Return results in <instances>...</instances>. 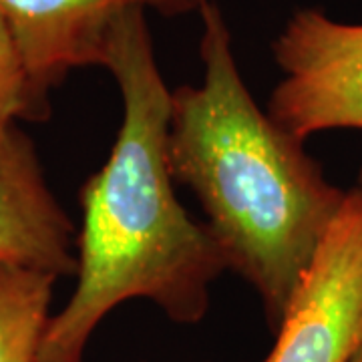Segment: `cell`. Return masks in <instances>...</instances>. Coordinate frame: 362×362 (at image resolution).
I'll return each mask as SVG.
<instances>
[{
    "label": "cell",
    "instance_id": "5",
    "mask_svg": "<svg viewBox=\"0 0 362 362\" xmlns=\"http://www.w3.org/2000/svg\"><path fill=\"white\" fill-rule=\"evenodd\" d=\"M206 0H0L30 83L49 97L73 71L103 66L113 26L129 13L199 14Z\"/></svg>",
    "mask_w": 362,
    "mask_h": 362
},
{
    "label": "cell",
    "instance_id": "2",
    "mask_svg": "<svg viewBox=\"0 0 362 362\" xmlns=\"http://www.w3.org/2000/svg\"><path fill=\"white\" fill-rule=\"evenodd\" d=\"M199 21L204 75L171 90L169 168L199 199L228 270L258 292L276 330L349 192L254 101L220 6L206 0Z\"/></svg>",
    "mask_w": 362,
    "mask_h": 362
},
{
    "label": "cell",
    "instance_id": "1",
    "mask_svg": "<svg viewBox=\"0 0 362 362\" xmlns=\"http://www.w3.org/2000/svg\"><path fill=\"white\" fill-rule=\"evenodd\" d=\"M123 119L105 165L81 187L77 286L49 324L39 362H83L87 342L123 302L145 298L173 322L197 324L228 270L216 238L181 206L169 168L171 90L147 13L125 14L105 47Z\"/></svg>",
    "mask_w": 362,
    "mask_h": 362
},
{
    "label": "cell",
    "instance_id": "6",
    "mask_svg": "<svg viewBox=\"0 0 362 362\" xmlns=\"http://www.w3.org/2000/svg\"><path fill=\"white\" fill-rule=\"evenodd\" d=\"M0 262L57 278L77 270L73 221L52 195L30 137L16 123L0 127Z\"/></svg>",
    "mask_w": 362,
    "mask_h": 362
},
{
    "label": "cell",
    "instance_id": "7",
    "mask_svg": "<svg viewBox=\"0 0 362 362\" xmlns=\"http://www.w3.org/2000/svg\"><path fill=\"white\" fill-rule=\"evenodd\" d=\"M54 282L51 272L0 262V362H39Z\"/></svg>",
    "mask_w": 362,
    "mask_h": 362
},
{
    "label": "cell",
    "instance_id": "8",
    "mask_svg": "<svg viewBox=\"0 0 362 362\" xmlns=\"http://www.w3.org/2000/svg\"><path fill=\"white\" fill-rule=\"evenodd\" d=\"M49 113V97L30 83L13 33L0 14V127L18 121H42Z\"/></svg>",
    "mask_w": 362,
    "mask_h": 362
},
{
    "label": "cell",
    "instance_id": "10",
    "mask_svg": "<svg viewBox=\"0 0 362 362\" xmlns=\"http://www.w3.org/2000/svg\"><path fill=\"white\" fill-rule=\"evenodd\" d=\"M350 362H362V349L358 350V352H356L354 356H352V361H350Z\"/></svg>",
    "mask_w": 362,
    "mask_h": 362
},
{
    "label": "cell",
    "instance_id": "4",
    "mask_svg": "<svg viewBox=\"0 0 362 362\" xmlns=\"http://www.w3.org/2000/svg\"><path fill=\"white\" fill-rule=\"evenodd\" d=\"M362 349V199L350 189L264 362H350Z\"/></svg>",
    "mask_w": 362,
    "mask_h": 362
},
{
    "label": "cell",
    "instance_id": "9",
    "mask_svg": "<svg viewBox=\"0 0 362 362\" xmlns=\"http://www.w3.org/2000/svg\"><path fill=\"white\" fill-rule=\"evenodd\" d=\"M356 192H358V195H361L362 199V169H361V175H358V183H356V187H354Z\"/></svg>",
    "mask_w": 362,
    "mask_h": 362
},
{
    "label": "cell",
    "instance_id": "3",
    "mask_svg": "<svg viewBox=\"0 0 362 362\" xmlns=\"http://www.w3.org/2000/svg\"><path fill=\"white\" fill-rule=\"evenodd\" d=\"M282 73L268 113L306 141L330 129L362 131V23L300 8L272 42Z\"/></svg>",
    "mask_w": 362,
    "mask_h": 362
}]
</instances>
